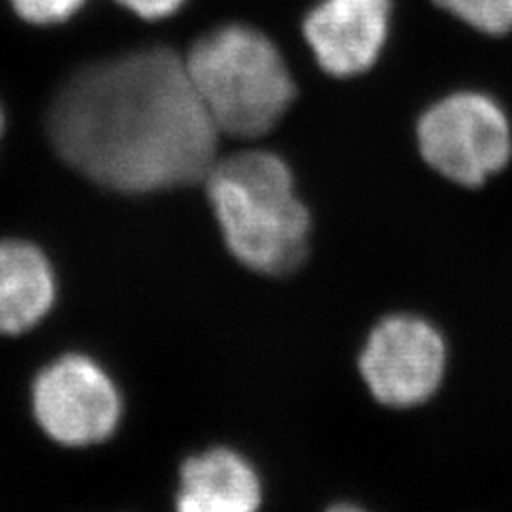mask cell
Segmentation results:
<instances>
[{
    "label": "cell",
    "mask_w": 512,
    "mask_h": 512,
    "mask_svg": "<svg viewBox=\"0 0 512 512\" xmlns=\"http://www.w3.org/2000/svg\"><path fill=\"white\" fill-rule=\"evenodd\" d=\"M56 152L94 184L143 195L205 182L218 128L167 47L105 58L69 77L50 109Z\"/></svg>",
    "instance_id": "6da1fadb"
},
{
    "label": "cell",
    "mask_w": 512,
    "mask_h": 512,
    "mask_svg": "<svg viewBox=\"0 0 512 512\" xmlns=\"http://www.w3.org/2000/svg\"><path fill=\"white\" fill-rule=\"evenodd\" d=\"M205 188L224 242L239 263L256 274L284 276L306 259L310 214L280 156L239 152L218 158Z\"/></svg>",
    "instance_id": "7a4b0ae2"
},
{
    "label": "cell",
    "mask_w": 512,
    "mask_h": 512,
    "mask_svg": "<svg viewBox=\"0 0 512 512\" xmlns=\"http://www.w3.org/2000/svg\"><path fill=\"white\" fill-rule=\"evenodd\" d=\"M184 60L220 135L261 137L295 101V79L280 50L250 26L229 24L207 32Z\"/></svg>",
    "instance_id": "3957f363"
},
{
    "label": "cell",
    "mask_w": 512,
    "mask_h": 512,
    "mask_svg": "<svg viewBox=\"0 0 512 512\" xmlns=\"http://www.w3.org/2000/svg\"><path fill=\"white\" fill-rule=\"evenodd\" d=\"M425 163L446 180L480 186L512 156V133L498 103L476 92H457L429 107L416 126Z\"/></svg>",
    "instance_id": "277c9868"
},
{
    "label": "cell",
    "mask_w": 512,
    "mask_h": 512,
    "mask_svg": "<svg viewBox=\"0 0 512 512\" xmlns=\"http://www.w3.org/2000/svg\"><path fill=\"white\" fill-rule=\"evenodd\" d=\"M32 406L45 434L67 446H88L114 434L122 402L101 365L82 355H67L39 374Z\"/></svg>",
    "instance_id": "5b68a950"
},
{
    "label": "cell",
    "mask_w": 512,
    "mask_h": 512,
    "mask_svg": "<svg viewBox=\"0 0 512 512\" xmlns=\"http://www.w3.org/2000/svg\"><path fill=\"white\" fill-rule=\"evenodd\" d=\"M359 367L367 389L384 406H419L440 387L446 348L442 335L414 316H391L370 333Z\"/></svg>",
    "instance_id": "8992f818"
},
{
    "label": "cell",
    "mask_w": 512,
    "mask_h": 512,
    "mask_svg": "<svg viewBox=\"0 0 512 512\" xmlns=\"http://www.w3.org/2000/svg\"><path fill=\"white\" fill-rule=\"evenodd\" d=\"M391 0H323L303 24L320 69L352 77L374 67L389 35Z\"/></svg>",
    "instance_id": "52a82bcc"
},
{
    "label": "cell",
    "mask_w": 512,
    "mask_h": 512,
    "mask_svg": "<svg viewBox=\"0 0 512 512\" xmlns=\"http://www.w3.org/2000/svg\"><path fill=\"white\" fill-rule=\"evenodd\" d=\"M175 506L178 512H256L259 476L229 448H212L184 461Z\"/></svg>",
    "instance_id": "ba28073f"
},
{
    "label": "cell",
    "mask_w": 512,
    "mask_h": 512,
    "mask_svg": "<svg viewBox=\"0 0 512 512\" xmlns=\"http://www.w3.org/2000/svg\"><path fill=\"white\" fill-rule=\"evenodd\" d=\"M54 297V271L45 254L26 242H0V333L35 327Z\"/></svg>",
    "instance_id": "9c48e42d"
},
{
    "label": "cell",
    "mask_w": 512,
    "mask_h": 512,
    "mask_svg": "<svg viewBox=\"0 0 512 512\" xmlns=\"http://www.w3.org/2000/svg\"><path fill=\"white\" fill-rule=\"evenodd\" d=\"M434 3L487 35H506L512 30V0H434Z\"/></svg>",
    "instance_id": "30bf717a"
},
{
    "label": "cell",
    "mask_w": 512,
    "mask_h": 512,
    "mask_svg": "<svg viewBox=\"0 0 512 512\" xmlns=\"http://www.w3.org/2000/svg\"><path fill=\"white\" fill-rule=\"evenodd\" d=\"M86 0H11L15 13L35 26H54L71 20Z\"/></svg>",
    "instance_id": "8fae6325"
},
{
    "label": "cell",
    "mask_w": 512,
    "mask_h": 512,
    "mask_svg": "<svg viewBox=\"0 0 512 512\" xmlns=\"http://www.w3.org/2000/svg\"><path fill=\"white\" fill-rule=\"evenodd\" d=\"M116 3L143 20H163L178 11L186 0H116Z\"/></svg>",
    "instance_id": "7c38bea8"
},
{
    "label": "cell",
    "mask_w": 512,
    "mask_h": 512,
    "mask_svg": "<svg viewBox=\"0 0 512 512\" xmlns=\"http://www.w3.org/2000/svg\"><path fill=\"white\" fill-rule=\"evenodd\" d=\"M329 512H363V510H359L355 506H348V504H340V506H333Z\"/></svg>",
    "instance_id": "4fadbf2b"
},
{
    "label": "cell",
    "mask_w": 512,
    "mask_h": 512,
    "mask_svg": "<svg viewBox=\"0 0 512 512\" xmlns=\"http://www.w3.org/2000/svg\"><path fill=\"white\" fill-rule=\"evenodd\" d=\"M3 124H5V116H3V109H0V133H3Z\"/></svg>",
    "instance_id": "5bb4252c"
}]
</instances>
